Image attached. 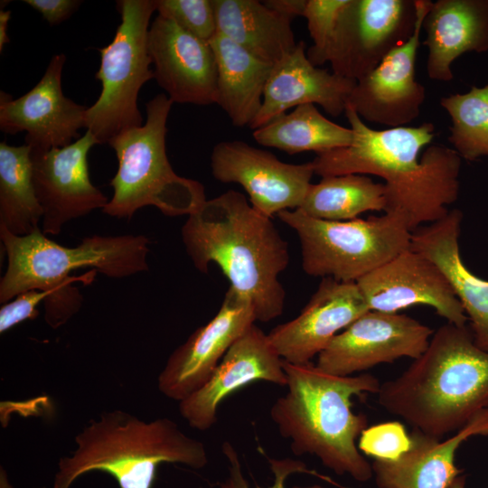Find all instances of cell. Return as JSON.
Segmentation results:
<instances>
[{"label": "cell", "instance_id": "cell-1", "mask_svg": "<svg viewBox=\"0 0 488 488\" xmlns=\"http://www.w3.org/2000/svg\"><path fill=\"white\" fill-rule=\"evenodd\" d=\"M182 239L195 268L208 273L217 265L230 286L249 301L256 321L282 314L286 291L279 276L289 264L288 243L243 193L229 190L206 200L188 216Z\"/></svg>", "mask_w": 488, "mask_h": 488}, {"label": "cell", "instance_id": "cell-2", "mask_svg": "<svg viewBox=\"0 0 488 488\" xmlns=\"http://www.w3.org/2000/svg\"><path fill=\"white\" fill-rule=\"evenodd\" d=\"M379 404L414 430L441 439L488 408V352L471 328L446 323L397 378L380 384Z\"/></svg>", "mask_w": 488, "mask_h": 488}, {"label": "cell", "instance_id": "cell-3", "mask_svg": "<svg viewBox=\"0 0 488 488\" xmlns=\"http://www.w3.org/2000/svg\"><path fill=\"white\" fill-rule=\"evenodd\" d=\"M286 392L272 404L269 415L279 434L289 440L296 455L316 456L336 474L358 482L373 476L371 465L357 446L368 427L367 417L354 413V396L377 394L380 383L371 374L334 376L312 361H284Z\"/></svg>", "mask_w": 488, "mask_h": 488}, {"label": "cell", "instance_id": "cell-4", "mask_svg": "<svg viewBox=\"0 0 488 488\" xmlns=\"http://www.w3.org/2000/svg\"><path fill=\"white\" fill-rule=\"evenodd\" d=\"M435 126L364 129L350 153L354 174L384 180V213L400 218L413 232L448 213L459 194L462 158L445 145H432Z\"/></svg>", "mask_w": 488, "mask_h": 488}, {"label": "cell", "instance_id": "cell-5", "mask_svg": "<svg viewBox=\"0 0 488 488\" xmlns=\"http://www.w3.org/2000/svg\"><path fill=\"white\" fill-rule=\"evenodd\" d=\"M75 443L76 450L59 462L53 488H70L94 471L114 477L119 488H153L161 464L201 469L209 461L203 443L185 435L174 421L145 422L118 409L91 420Z\"/></svg>", "mask_w": 488, "mask_h": 488}, {"label": "cell", "instance_id": "cell-6", "mask_svg": "<svg viewBox=\"0 0 488 488\" xmlns=\"http://www.w3.org/2000/svg\"><path fill=\"white\" fill-rule=\"evenodd\" d=\"M0 239L7 257L0 281L2 304L29 290L88 285L97 273L123 278L148 270L149 239L144 235H95L70 248L46 237L42 229L16 236L0 227Z\"/></svg>", "mask_w": 488, "mask_h": 488}, {"label": "cell", "instance_id": "cell-7", "mask_svg": "<svg viewBox=\"0 0 488 488\" xmlns=\"http://www.w3.org/2000/svg\"><path fill=\"white\" fill-rule=\"evenodd\" d=\"M173 103L166 94L156 95L145 105L144 125L108 142L118 166L110 182L113 196L102 209L106 214L130 219L140 208L154 206L168 216H189L206 201L202 184L178 175L168 160L166 122Z\"/></svg>", "mask_w": 488, "mask_h": 488}, {"label": "cell", "instance_id": "cell-8", "mask_svg": "<svg viewBox=\"0 0 488 488\" xmlns=\"http://www.w3.org/2000/svg\"><path fill=\"white\" fill-rule=\"evenodd\" d=\"M277 216L296 233L302 268L312 277L356 283L410 249L412 232L389 213L343 221L313 218L298 209Z\"/></svg>", "mask_w": 488, "mask_h": 488}, {"label": "cell", "instance_id": "cell-9", "mask_svg": "<svg viewBox=\"0 0 488 488\" xmlns=\"http://www.w3.org/2000/svg\"><path fill=\"white\" fill-rule=\"evenodd\" d=\"M117 8L121 22L112 42L99 50L101 60L96 79L101 82V92L85 116L86 128L99 144H108L120 132L142 126L138 93L154 78L148 31L155 0H119Z\"/></svg>", "mask_w": 488, "mask_h": 488}, {"label": "cell", "instance_id": "cell-10", "mask_svg": "<svg viewBox=\"0 0 488 488\" xmlns=\"http://www.w3.org/2000/svg\"><path fill=\"white\" fill-rule=\"evenodd\" d=\"M416 0H349L331 40L332 71L358 80L413 34Z\"/></svg>", "mask_w": 488, "mask_h": 488}, {"label": "cell", "instance_id": "cell-11", "mask_svg": "<svg viewBox=\"0 0 488 488\" xmlns=\"http://www.w3.org/2000/svg\"><path fill=\"white\" fill-rule=\"evenodd\" d=\"M433 333L407 314L369 310L333 338L315 365L328 374L346 377L402 357L415 360Z\"/></svg>", "mask_w": 488, "mask_h": 488}, {"label": "cell", "instance_id": "cell-12", "mask_svg": "<svg viewBox=\"0 0 488 488\" xmlns=\"http://www.w3.org/2000/svg\"><path fill=\"white\" fill-rule=\"evenodd\" d=\"M211 168L217 181L239 184L250 204L269 218L298 209L314 174L312 162L285 163L269 151L240 140L216 144L211 155Z\"/></svg>", "mask_w": 488, "mask_h": 488}, {"label": "cell", "instance_id": "cell-13", "mask_svg": "<svg viewBox=\"0 0 488 488\" xmlns=\"http://www.w3.org/2000/svg\"><path fill=\"white\" fill-rule=\"evenodd\" d=\"M430 0H416L417 22L410 38L391 51L380 63L356 80L347 105L364 121L394 128L406 127L421 112L425 87L415 79L424 18Z\"/></svg>", "mask_w": 488, "mask_h": 488}, {"label": "cell", "instance_id": "cell-14", "mask_svg": "<svg viewBox=\"0 0 488 488\" xmlns=\"http://www.w3.org/2000/svg\"><path fill=\"white\" fill-rule=\"evenodd\" d=\"M97 144L87 130L67 146L32 149L33 180L43 212L41 229L45 235H57L68 221L108 204V197L89 179L88 154Z\"/></svg>", "mask_w": 488, "mask_h": 488}, {"label": "cell", "instance_id": "cell-15", "mask_svg": "<svg viewBox=\"0 0 488 488\" xmlns=\"http://www.w3.org/2000/svg\"><path fill=\"white\" fill-rule=\"evenodd\" d=\"M66 56L54 55L38 83L24 95L13 99L0 92V129L14 135L24 131L32 149L64 147L79 139L86 127L87 107L67 98L61 88Z\"/></svg>", "mask_w": 488, "mask_h": 488}, {"label": "cell", "instance_id": "cell-16", "mask_svg": "<svg viewBox=\"0 0 488 488\" xmlns=\"http://www.w3.org/2000/svg\"><path fill=\"white\" fill-rule=\"evenodd\" d=\"M255 322L249 301L229 286L216 314L169 356L158 377L161 393L180 402L197 391L230 347Z\"/></svg>", "mask_w": 488, "mask_h": 488}, {"label": "cell", "instance_id": "cell-17", "mask_svg": "<svg viewBox=\"0 0 488 488\" xmlns=\"http://www.w3.org/2000/svg\"><path fill=\"white\" fill-rule=\"evenodd\" d=\"M372 311L398 313L428 305L447 323L466 325L468 318L446 277L430 259L411 249L356 282Z\"/></svg>", "mask_w": 488, "mask_h": 488}, {"label": "cell", "instance_id": "cell-18", "mask_svg": "<svg viewBox=\"0 0 488 488\" xmlns=\"http://www.w3.org/2000/svg\"><path fill=\"white\" fill-rule=\"evenodd\" d=\"M283 364L267 333L253 324L230 347L205 384L179 402L180 414L191 427L207 430L217 421L220 404L242 387L257 381L286 387Z\"/></svg>", "mask_w": 488, "mask_h": 488}, {"label": "cell", "instance_id": "cell-19", "mask_svg": "<svg viewBox=\"0 0 488 488\" xmlns=\"http://www.w3.org/2000/svg\"><path fill=\"white\" fill-rule=\"evenodd\" d=\"M154 78L174 103L209 106L217 102V65L209 42L157 15L148 31Z\"/></svg>", "mask_w": 488, "mask_h": 488}, {"label": "cell", "instance_id": "cell-20", "mask_svg": "<svg viewBox=\"0 0 488 488\" xmlns=\"http://www.w3.org/2000/svg\"><path fill=\"white\" fill-rule=\"evenodd\" d=\"M369 310L356 283L324 277L301 313L271 329L267 337L283 361L308 363Z\"/></svg>", "mask_w": 488, "mask_h": 488}, {"label": "cell", "instance_id": "cell-21", "mask_svg": "<svg viewBox=\"0 0 488 488\" xmlns=\"http://www.w3.org/2000/svg\"><path fill=\"white\" fill-rule=\"evenodd\" d=\"M356 80L314 65L305 52V42L274 64L266 84L259 112L249 127L255 130L291 108L305 104L321 106L333 117L344 113Z\"/></svg>", "mask_w": 488, "mask_h": 488}, {"label": "cell", "instance_id": "cell-22", "mask_svg": "<svg viewBox=\"0 0 488 488\" xmlns=\"http://www.w3.org/2000/svg\"><path fill=\"white\" fill-rule=\"evenodd\" d=\"M474 436H488V408L443 441L413 430L408 451L395 460L374 459L375 483L379 488H447L461 473L457 449Z\"/></svg>", "mask_w": 488, "mask_h": 488}, {"label": "cell", "instance_id": "cell-23", "mask_svg": "<svg viewBox=\"0 0 488 488\" xmlns=\"http://www.w3.org/2000/svg\"><path fill=\"white\" fill-rule=\"evenodd\" d=\"M463 213L454 209L412 232L410 249L434 262L446 277L471 323L475 344L488 352V281L470 271L460 256Z\"/></svg>", "mask_w": 488, "mask_h": 488}, {"label": "cell", "instance_id": "cell-24", "mask_svg": "<svg viewBox=\"0 0 488 488\" xmlns=\"http://www.w3.org/2000/svg\"><path fill=\"white\" fill-rule=\"evenodd\" d=\"M428 50L429 79L448 82L453 62L461 55L488 51V0H437L432 2L422 24Z\"/></svg>", "mask_w": 488, "mask_h": 488}, {"label": "cell", "instance_id": "cell-25", "mask_svg": "<svg viewBox=\"0 0 488 488\" xmlns=\"http://www.w3.org/2000/svg\"><path fill=\"white\" fill-rule=\"evenodd\" d=\"M209 43L217 65L216 105L234 127H249L260 110L274 64L258 59L220 33Z\"/></svg>", "mask_w": 488, "mask_h": 488}, {"label": "cell", "instance_id": "cell-26", "mask_svg": "<svg viewBox=\"0 0 488 488\" xmlns=\"http://www.w3.org/2000/svg\"><path fill=\"white\" fill-rule=\"evenodd\" d=\"M218 33L257 57L276 64L296 45L289 18L257 0H212Z\"/></svg>", "mask_w": 488, "mask_h": 488}, {"label": "cell", "instance_id": "cell-27", "mask_svg": "<svg viewBox=\"0 0 488 488\" xmlns=\"http://www.w3.org/2000/svg\"><path fill=\"white\" fill-rule=\"evenodd\" d=\"M258 144L288 155L313 151L320 154L346 147L353 142L351 127L326 118L314 104H305L253 131Z\"/></svg>", "mask_w": 488, "mask_h": 488}, {"label": "cell", "instance_id": "cell-28", "mask_svg": "<svg viewBox=\"0 0 488 488\" xmlns=\"http://www.w3.org/2000/svg\"><path fill=\"white\" fill-rule=\"evenodd\" d=\"M32 148L0 143V227L16 236L41 229L42 209L33 180Z\"/></svg>", "mask_w": 488, "mask_h": 488}, {"label": "cell", "instance_id": "cell-29", "mask_svg": "<svg viewBox=\"0 0 488 488\" xmlns=\"http://www.w3.org/2000/svg\"><path fill=\"white\" fill-rule=\"evenodd\" d=\"M385 206L384 183L365 174H349L322 177L312 183L298 210L313 218L343 221L370 211H384Z\"/></svg>", "mask_w": 488, "mask_h": 488}, {"label": "cell", "instance_id": "cell-30", "mask_svg": "<svg viewBox=\"0 0 488 488\" xmlns=\"http://www.w3.org/2000/svg\"><path fill=\"white\" fill-rule=\"evenodd\" d=\"M439 104L451 118L447 139L460 157L473 162L488 156V82L464 94L442 97Z\"/></svg>", "mask_w": 488, "mask_h": 488}, {"label": "cell", "instance_id": "cell-31", "mask_svg": "<svg viewBox=\"0 0 488 488\" xmlns=\"http://www.w3.org/2000/svg\"><path fill=\"white\" fill-rule=\"evenodd\" d=\"M155 7L158 15L203 42H210L218 33L212 0H155Z\"/></svg>", "mask_w": 488, "mask_h": 488}, {"label": "cell", "instance_id": "cell-32", "mask_svg": "<svg viewBox=\"0 0 488 488\" xmlns=\"http://www.w3.org/2000/svg\"><path fill=\"white\" fill-rule=\"evenodd\" d=\"M349 0H306L303 16L313 40L307 50L309 61L315 66L326 62L327 51L338 18Z\"/></svg>", "mask_w": 488, "mask_h": 488}, {"label": "cell", "instance_id": "cell-33", "mask_svg": "<svg viewBox=\"0 0 488 488\" xmlns=\"http://www.w3.org/2000/svg\"><path fill=\"white\" fill-rule=\"evenodd\" d=\"M221 451L228 463V475L220 484V488H249V483L243 475L239 454L234 446L229 442H223ZM270 470L274 475V483L268 487L255 485V488H286V481L294 474H311L321 476L314 471L308 470L306 465L299 460L291 458L276 459L268 458ZM322 477V476H321ZM325 481L333 483L330 478L322 477ZM300 488V487H296ZM303 488H326L314 484Z\"/></svg>", "mask_w": 488, "mask_h": 488}, {"label": "cell", "instance_id": "cell-34", "mask_svg": "<svg viewBox=\"0 0 488 488\" xmlns=\"http://www.w3.org/2000/svg\"><path fill=\"white\" fill-rule=\"evenodd\" d=\"M411 436L399 421H389L367 427L358 439L361 454L376 460H395L408 451Z\"/></svg>", "mask_w": 488, "mask_h": 488}, {"label": "cell", "instance_id": "cell-35", "mask_svg": "<svg viewBox=\"0 0 488 488\" xmlns=\"http://www.w3.org/2000/svg\"><path fill=\"white\" fill-rule=\"evenodd\" d=\"M65 287L25 291L5 303L0 309V333H4L25 320L37 317L38 305L44 302L49 296H55Z\"/></svg>", "mask_w": 488, "mask_h": 488}, {"label": "cell", "instance_id": "cell-36", "mask_svg": "<svg viewBox=\"0 0 488 488\" xmlns=\"http://www.w3.org/2000/svg\"><path fill=\"white\" fill-rule=\"evenodd\" d=\"M51 24L56 25L67 20L81 5L79 0H24Z\"/></svg>", "mask_w": 488, "mask_h": 488}, {"label": "cell", "instance_id": "cell-37", "mask_svg": "<svg viewBox=\"0 0 488 488\" xmlns=\"http://www.w3.org/2000/svg\"><path fill=\"white\" fill-rule=\"evenodd\" d=\"M264 4L270 9L292 20L303 16L306 0H267Z\"/></svg>", "mask_w": 488, "mask_h": 488}, {"label": "cell", "instance_id": "cell-38", "mask_svg": "<svg viewBox=\"0 0 488 488\" xmlns=\"http://www.w3.org/2000/svg\"><path fill=\"white\" fill-rule=\"evenodd\" d=\"M11 18V11L3 10L0 11V52H2L4 46L9 42L7 36L8 22Z\"/></svg>", "mask_w": 488, "mask_h": 488}, {"label": "cell", "instance_id": "cell-39", "mask_svg": "<svg viewBox=\"0 0 488 488\" xmlns=\"http://www.w3.org/2000/svg\"><path fill=\"white\" fill-rule=\"evenodd\" d=\"M447 488H465V476H457Z\"/></svg>", "mask_w": 488, "mask_h": 488}]
</instances>
